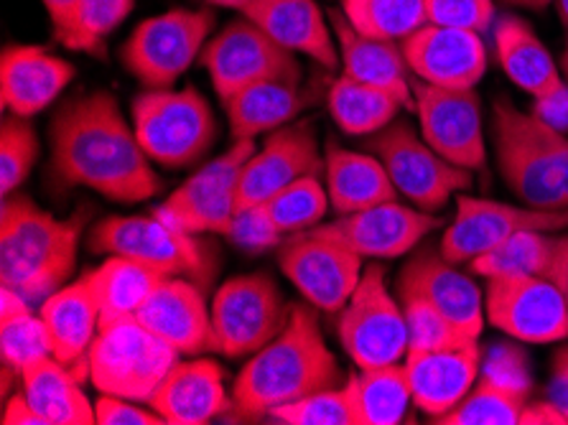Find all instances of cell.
Instances as JSON below:
<instances>
[{
  "label": "cell",
  "mask_w": 568,
  "mask_h": 425,
  "mask_svg": "<svg viewBox=\"0 0 568 425\" xmlns=\"http://www.w3.org/2000/svg\"><path fill=\"white\" fill-rule=\"evenodd\" d=\"M206 6H214V8H230V11H240L243 13L245 8H251L255 0H202Z\"/></svg>",
  "instance_id": "cell-53"
},
{
  "label": "cell",
  "mask_w": 568,
  "mask_h": 425,
  "mask_svg": "<svg viewBox=\"0 0 568 425\" xmlns=\"http://www.w3.org/2000/svg\"><path fill=\"white\" fill-rule=\"evenodd\" d=\"M291 308L294 303L283 298L268 273L230 277L212 301V324L220 354L235 360L261 352L286 328Z\"/></svg>",
  "instance_id": "cell-11"
},
{
  "label": "cell",
  "mask_w": 568,
  "mask_h": 425,
  "mask_svg": "<svg viewBox=\"0 0 568 425\" xmlns=\"http://www.w3.org/2000/svg\"><path fill=\"white\" fill-rule=\"evenodd\" d=\"M515 8H525V11H544V8L550 3V0H505Z\"/></svg>",
  "instance_id": "cell-54"
},
{
  "label": "cell",
  "mask_w": 568,
  "mask_h": 425,
  "mask_svg": "<svg viewBox=\"0 0 568 425\" xmlns=\"http://www.w3.org/2000/svg\"><path fill=\"white\" fill-rule=\"evenodd\" d=\"M495 54L503 72L528 92L544 100L566 84V77L550 57L546 43L520 16H503L495 23Z\"/></svg>",
  "instance_id": "cell-30"
},
{
  "label": "cell",
  "mask_w": 568,
  "mask_h": 425,
  "mask_svg": "<svg viewBox=\"0 0 568 425\" xmlns=\"http://www.w3.org/2000/svg\"><path fill=\"white\" fill-rule=\"evenodd\" d=\"M528 230L564 232L568 230V210H536L462 194L456 196V214L444 230L438 250L449 263L462 265Z\"/></svg>",
  "instance_id": "cell-14"
},
{
  "label": "cell",
  "mask_w": 568,
  "mask_h": 425,
  "mask_svg": "<svg viewBox=\"0 0 568 425\" xmlns=\"http://www.w3.org/2000/svg\"><path fill=\"white\" fill-rule=\"evenodd\" d=\"M357 253L322 227L288 234L278 247L283 275L314 308L339 314L355 293L365 267Z\"/></svg>",
  "instance_id": "cell-13"
},
{
  "label": "cell",
  "mask_w": 568,
  "mask_h": 425,
  "mask_svg": "<svg viewBox=\"0 0 568 425\" xmlns=\"http://www.w3.org/2000/svg\"><path fill=\"white\" fill-rule=\"evenodd\" d=\"M367 149L383 161L398 196L424 212L444 210L454 194L467 192L475 184L469 169L454 166L438 155L408 120H393L369 138Z\"/></svg>",
  "instance_id": "cell-8"
},
{
  "label": "cell",
  "mask_w": 568,
  "mask_h": 425,
  "mask_svg": "<svg viewBox=\"0 0 568 425\" xmlns=\"http://www.w3.org/2000/svg\"><path fill=\"white\" fill-rule=\"evenodd\" d=\"M131 115L138 143L159 166H194L217 141V118L194 87L135 94Z\"/></svg>",
  "instance_id": "cell-4"
},
{
  "label": "cell",
  "mask_w": 568,
  "mask_h": 425,
  "mask_svg": "<svg viewBox=\"0 0 568 425\" xmlns=\"http://www.w3.org/2000/svg\"><path fill=\"white\" fill-rule=\"evenodd\" d=\"M200 234H189L159 212L108 216L98 222L88 237L94 255L131 257L169 277L210 283L214 257L204 247Z\"/></svg>",
  "instance_id": "cell-6"
},
{
  "label": "cell",
  "mask_w": 568,
  "mask_h": 425,
  "mask_svg": "<svg viewBox=\"0 0 568 425\" xmlns=\"http://www.w3.org/2000/svg\"><path fill=\"white\" fill-rule=\"evenodd\" d=\"M51 357V340L44 318L33 314H21L13 318H0V360L3 370L23 375L29 364Z\"/></svg>",
  "instance_id": "cell-43"
},
{
  "label": "cell",
  "mask_w": 568,
  "mask_h": 425,
  "mask_svg": "<svg viewBox=\"0 0 568 425\" xmlns=\"http://www.w3.org/2000/svg\"><path fill=\"white\" fill-rule=\"evenodd\" d=\"M329 204V192L322 186L318 176H304L273 194L263 206L275 227L288 237V234L318 227Z\"/></svg>",
  "instance_id": "cell-40"
},
{
  "label": "cell",
  "mask_w": 568,
  "mask_h": 425,
  "mask_svg": "<svg viewBox=\"0 0 568 425\" xmlns=\"http://www.w3.org/2000/svg\"><path fill=\"white\" fill-rule=\"evenodd\" d=\"M322 169L324 159L312 123L301 120L273 130L245 163L237 186V212L265 204L281 189L304 176H318Z\"/></svg>",
  "instance_id": "cell-18"
},
{
  "label": "cell",
  "mask_w": 568,
  "mask_h": 425,
  "mask_svg": "<svg viewBox=\"0 0 568 425\" xmlns=\"http://www.w3.org/2000/svg\"><path fill=\"white\" fill-rule=\"evenodd\" d=\"M39 161V138L29 118L8 112L0 128V194L11 196L23 186Z\"/></svg>",
  "instance_id": "cell-41"
},
{
  "label": "cell",
  "mask_w": 568,
  "mask_h": 425,
  "mask_svg": "<svg viewBox=\"0 0 568 425\" xmlns=\"http://www.w3.org/2000/svg\"><path fill=\"white\" fill-rule=\"evenodd\" d=\"M77 364L44 357L29 364L21 375V389L49 425H94V405L80 387Z\"/></svg>",
  "instance_id": "cell-32"
},
{
  "label": "cell",
  "mask_w": 568,
  "mask_h": 425,
  "mask_svg": "<svg viewBox=\"0 0 568 425\" xmlns=\"http://www.w3.org/2000/svg\"><path fill=\"white\" fill-rule=\"evenodd\" d=\"M222 237H227L232 245L245 250V253H263V250L281 247L286 234L275 227L268 212H265V206L257 204L235 212L227 232L222 234Z\"/></svg>",
  "instance_id": "cell-45"
},
{
  "label": "cell",
  "mask_w": 568,
  "mask_h": 425,
  "mask_svg": "<svg viewBox=\"0 0 568 425\" xmlns=\"http://www.w3.org/2000/svg\"><path fill=\"white\" fill-rule=\"evenodd\" d=\"M51 176L62 186H88L118 204H138L161 192V179L105 90L64 102L51 120Z\"/></svg>",
  "instance_id": "cell-1"
},
{
  "label": "cell",
  "mask_w": 568,
  "mask_h": 425,
  "mask_svg": "<svg viewBox=\"0 0 568 425\" xmlns=\"http://www.w3.org/2000/svg\"><path fill=\"white\" fill-rule=\"evenodd\" d=\"M530 112L544 120V123H548L550 128L568 133V82L561 87V90L548 94V98L536 100V105H532Z\"/></svg>",
  "instance_id": "cell-48"
},
{
  "label": "cell",
  "mask_w": 568,
  "mask_h": 425,
  "mask_svg": "<svg viewBox=\"0 0 568 425\" xmlns=\"http://www.w3.org/2000/svg\"><path fill=\"white\" fill-rule=\"evenodd\" d=\"M39 316L47 324L51 357L64 364H88V352L100 332V306L88 275L51 293L41 303Z\"/></svg>",
  "instance_id": "cell-29"
},
{
  "label": "cell",
  "mask_w": 568,
  "mask_h": 425,
  "mask_svg": "<svg viewBox=\"0 0 568 425\" xmlns=\"http://www.w3.org/2000/svg\"><path fill=\"white\" fill-rule=\"evenodd\" d=\"M357 425H398L413 405L408 375L403 362L359 370L344 383Z\"/></svg>",
  "instance_id": "cell-33"
},
{
  "label": "cell",
  "mask_w": 568,
  "mask_h": 425,
  "mask_svg": "<svg viewBox=\"0 0 568 425\" xmlns=\"http://www.w3.org/2000/svg\"><path fill=\"white\" fill-rule=\"evenodd\" d=\"M398 301L408 324V352L444 350V346L477 342L475 336L464 334L449 316L442 314L426 298L413 296V293H398Z\"/></svg>",
  "instance_id": "cell-42"
},
{
  "label": "cell",
  "mask_w": 568,
  "mask_h": 425,
  "mask_svg": "<svg viewBox=\"0 0 568 425\" xmlns=\"http://www.w3.org/2000/svg\"><path fill=\"white\" fill-rule=\"evenodd\" d=\"M561 72H564L566 82H568V43H566V51H564V59H561Z\"/></svg>",
  "instance_id": "cell-57"
},
{
  "label": "cell",
  "mask_w": 568,
  "mask_h": 425,
  "mask_svg": "<svg viewBox=\"0 0 568 425\" xmlns=\"http://www.w3.org/2000/svg\"><path fill=\"white\" fill-rule=\"evenodd\" d=\"M3 425H49V423L44 415L29 403V397H26L21 389V393L8 397V403L3 407Z\"/></svg>",
  "instance_id": "cell-49"
},
{
  "label": "cell",
  "mask_w": 568,
  "mask_h": 425,
  "mask_svg": "<svg viewBox=\"0 0 568 425\" xmlns=\"http://www.w3.org/2000/svg\"><path fill=\"white\" fill-rule=\"evenodd\" d=\"M548 277L558 285V291L564 293L568 303V230L556 234V250H554V263H550Z\"/></svg>",
  "instance_id": "cell-51"
},
{
  "label": "cell",
  "mask_w": 568,
  "mask_h": 425,
  "mask_svg": "<svg viewBox=\"0 0 568 425\" xmlns=\"http://www.w3.org/2000/svg\"><path fill=\"white\" fill-rule=\"evenodd\" d=\"M200 62L220 100L261 82H301V64L294 51L281 47L245 16L206 41Z\"/></svg>",
  "instance_id": "cell-12"
},
{
  "label": "cell",
  "mask_w": 568,
  "mask_h": 425,
  "mask_svg": "<svg viewBox=\"0 0 568 425\" xmlns=\"http://www.w3.org/2000/svg\"><path fill=\"white\" fill-rule=\"evenodd\" d=\"M326 234L347 245L359 257L393 260L416 250L424 237L442 227V220L432 212L406 206L398 199L369 206V210L342 214L329 224H318Z\"/></svg>",
  "instance_id": "cell-19"
},
{
  "label": "cell",
  "mask_w": 568,
  "mask_h": 425,
  "mask_svg": "<svg viewBox=\"0 0 568 425\" xmlns=\"http://www.w3.org/2000/svg\"><path fill=\"white\" fill-rule=\"evenodd\" d=\"M493 141L500 176L523 204L536 210H568L566 184L540 143L532 112H523L507 98H497Z\"/></svg>",
  "instance_id": "cell-10"
},
{
  "label": "cell",
  "mask_w": 568,
  "mask_h": 425,
  "mask_svg": "<svg viewBox=\"0 0 568 425\" xmlns=\"http://www.w3.org/2000/svg\"><path fill=\"white\" fill-rule=\"evenodd\" d=\"M135 316L184 357L220 354L212 308H206L202 289L189 277H166Z\"/></svg>",
  "instance_id": "cell-22"
},
{
  "label": "cell",
  "mask_w": 568,
  "mask_h": 425,
  "mask_svg": "<svg viewBox=\"0 0 568 425\" xmlns=\"http://www.w3.org/2000/svg\"><path fill=\"white\" fill-rule=\"evenodd\" d=\"M481 350L477 342L444 346V350L408 352L406 367L413 405L432 418L452 413L479 380Z\"/></svg>",
  "instance_id": "cell-23"
},
{
  "label": "cell",
  "mask_w": 568,
  "mask_h": 425,
  "mask_svg": "<svg viewBox=\"0 0 568 425\" xmlns=\"http://www.w3.org/2000/svg\"><path fill=\"white\" fill-rule=\"evenodd\" d=\"M166 277L169 275L138 263V260L110 255L98 271L88 273L92 293L100 306V324L102 321L135 316Z\"/></svg>",
  "instance_id": "cell-34"
},
{
  "label": "cell",
  "mask_w": 568,
  "mask_h": 425,
  "mask_svg": "<svg viewBox=\"0 0 568 425\" xmlns=\"http://www.w3.org/2000/svg\"><path fill=\"white\" fill-rule=\"evenodd\" d=\"M41 3H44V8H47L51 29H54V37L59 41L64 37V31L69 29V21H72L77 0H41Z\"/></svg>",
  "instance_id": "cell-52"
},
{
  "label": "cell",
  "mask_w": 568,
  "mask_h": 425,
  "mask_svg": "<svg viewBox=\"0 0 568 425\" xmlns=\"http://www.w3.org/2000/svg\"><path fill=\"white\" fill-rule=\"evenodd\" d=\"M413 100L420 133L438 155L469 171L485 166L481 100L475 90H444L413 80Z\"/></svg>",
  "instance_id": "cell-17"
},
{
  "label": "cell",
  "mask_w": 568,
  "mask_h": 425,
  "mask_svg": "<svg viewBox=\"0 0 568 425\" xmlns=\"http://www.w3.org/2000/svg\"><path fill=\"white\" fill-rule=\"evenodd\" d=\"M255 141H232L159 206V214L189 234H225L237 212V186Z\"/></svg>",
  "instance_id": "cell-16"
},
{
  "label": "cell",
  "mask_w": 568,
  "mask_h": 425,
  "mask_svg": "<svg viewBox=\"0 0 568 425\" xmlns=\"http://www.w3.org/2000/svg\"><path fill=\"white\" fill-rule=\"evenodd\" d=\"M523 425H568V415L561 405L554 403H528L523 411Z\"/></svg>",
  "instance_id": "cell-50"
},
{
  "label": "cell",
  "mask_w": 568,
  "mask_h": 425,
  "mask_svg": "<svg viewBox=\"0 0 568 425\" xmlns=\"http://www.w3.org/2000/svg\"><path fill=\"white\" fill-rule=\"evenodd\" d=\"M135 0H77L72 21L59 39L67 49L100 57L120 23L133 13Z\"/></svg>",
  "instance_id": "cell-39"
},
{
  "label": "cell",
  "mask_w": 568,
  "mask_h": 425,
  "mask_svg": "<svg viewBox=\"0 0 568 425\" xmlns=\"http://www.w3.org/2000/svg\"><path fill=\"white\" fill-rule=\"evenodd\" d=\"M337 334L357 364V370L398 364L408 354V324L398 296L385 283L381 265L365 267L355 293L344 303L337 321Z\"/></svg>",
  "instance_id": "cell-9"
},
{
  "label": "cell",
  "mask_w": 568,
  "mask_h": 425,
  "mask_svg": "<svg viewBox=\"0 0 568 425\" xmlns=\"http://www.w3.org/2000/svg\"><path fill=\"white\" fill-rule=\"evenodd\" d=\"M564 411H566V415H568V405H564Z\"/></svg>",
  "instance_id": "cell-58"
},
{
  "label": "cell",
  "mask_w": 568,
  "mask_h": 425,
  "mask_svg": "<svg viewBox=\"0 0 568 425\" xmlns=\"http://www.w3.org/2000/svg\"><path fill=\"white\" fill-rule=\"evenodd\" d=\"M530 403L528 383H515L510 377H497L485 372L469 395L434 423L442 425H518L523 411Z\"/></svg>",
  "instance_id": "cell-36"
},
{
  "label": "cell",
  "mask_w": 568,
  "mask_h": 425,
  "mask_svg": "<svg viewBox=\"0 0 568 425\" xmlns=\"http://www.w3.org/2000/svg\"><path fill=\"white\" fill-rule=\"evenodd\" d=\"M169 425H206L232 411L225 372L214 360L176 362L149 401Z\"/></svg>",
  "instance_id": "cell-24"
},
{
  "label": "cell",
  "mask_w": 568,
  "mask_h": 425,
  "mask_svg": "<svg viewBox=\"0 0 568 425\" xmlns=\"http://www.w3.org/2000/svg\"><path fill=\"white\" fill-rule=\"evenodd\" d=\"M342 13L365 37L398 43L428 23L426 0H342Z\"/></svg>",
  "instance_id": "cell-38"
},
{
  "label": "cell",
  "mask_w": 568,
  "mask_h": 425,
  "mask_svg": "<svg viewBox=\"0 0 568 425\" xmlns=\"http://www.w3.org/2000/svg\"><path fill=\"white\" fill-rule=\"evenodd\" d=\"M326 100H329L334 123L347 135L381 133L383 128L393 123L400 110H406L390 92L352 80L349 74H342L332 82Z\"/></svg>",
  "instance_id": "cell-35"
},
{
  "label": "cell",
  "mask_w": 568,
  "mask_h": 425,
  "mask_svg": "<svg viewBox=\"0 0 568 425\" xmlns=\"http://www.w3.org/2000/svg\"><path fill=\"white\" fill-rule=\"evenodd\" d=\"M324 173L329 202L339 216L398 199L383 161L373 153H357L329 143L324 153Z\"/></svg>",
  "instance_id": "cell-31"
},
{
  "label": "cell",
  "mask_w": 568,
  "mask_h": 425,
  "mask_svg": "<svg viewBox=\"0 0 568 425\" xmlns=\"http://www.w3.org/2000/svg\"><path fill=\"white\" fill-rule=\"evenodd\" d=\"M556 377L561 380V383H568V350L558 354V360H556Z\"/></svg>",
  "instance_id": "cell-55"
},
{
  "label": "cell",
  "mask_w": 568,
  "mask_h": 425,
  "mask_svg": "<svg viewBox=\"0 0 568 425\" xmlns=\"http://www.w3.org/2000/svg\"><path fill=\"white\" fill-rule=\"evenodd\" d=\"M329 21L334 39H337L344 74H349L357 82L381 87V90L390 92L393 98H398L406 110H416L410 80L413 72L400 43L365 37V33H359L355 26L344 19L342 11H329Z\"/></svg>",
  "instance_id": "cell-26"
},
{
  "label": "cell",
  "mask_w": 568,
  "mask_h": 425,
  "mask_svg": "<svg viewBox=\"0 0 568 425\" xmlns=\"http://www.w3.org/2000/svg\"><path fill=\"white\" fill-rule=\"evenodd\" d=\"M283 425H357L347 387H326L301 397L296 403L281 405L271 413Z\"/></svg>",
  "instance_id": "cell-44"
},
{
  "label": "cell",
  "mask_w": 568,
  "mask_h": 425,
  "mask_svg": "<svg viewBox=\"0 0 568 425\" xmlns=\"http://www.w3.org/2000/svg\"><path fill=\"white\" fill-rule=\"evenodd\" d=\"M556 234L544 230H528L505 240L503 245L481 253L471 260V273L481 277H505V275H544L548 277L554 263Z\"/></svg>",
  "instance_id": "cell-37"
},
{
  "label": "cell",
  "mask_w": 568,
  "mask_h": 425,
  "mask_svg": "<svg viewBox=\"0 0 568 425\" xmlns=\"http://www.w3.org/2000/svg\"><path fill=\"white\" fill-rule=\"evenodd\" d=\"M485 316L503 334L528 344L568 340V303L544 275L487 277Z\"/></svg>",
  "instance_id": "cell-15"
},
{
  "label": "cell",
  "mask_w": 568,
  "mask_h": 425,
  "mask_svg": "<svg viewBox=\"0 0 568 425\" xmlns=\"http://www.w3.org/2000/svg\"><path fill=\"white\" fill-rule=\"evenodd\" d=\"M77 69L41 47H6L0 57V102L6 112L33 118L57 102Z\"/></svg>",
  "instance_id": "cell-25"
},
{
  "label": "cell",
  "mask_w": 568,
  "mask_h": 425,
  "mask_svg": "<svg viewBox=\"0 0 568 425\" xmlns=\"http://www.w3.org/2000/svg\"><path fill=\"white\" fill-rule=\"evenodd\" d=\"M342 385V370L318 326L312 303H294L283 332L240 370L232 411L243 421L271 418L275 407Z\"/></svg>",
  "instance_id": "cell-2"
},
{
  "label": "cell",
  "mask_w": 568,
  "mask_h": 425,
  "mask_svg": "<svg viewBox=\"0 0 568 425\" xmlns=\"http://www.w3.org/2000/svg\"><path fill=\"white\" fill-rule=\"evenodd\" d=\"M314 102L316 92L304 90L301 82L273 80L247 87L222 100V105L227 112L232 141H255L257 135L291 125Z\"/></svg>",
  "instance_id": "cell-28"
},
{
  "label": "cell",
  "mask_w": 568,
  "mask_h": 425,
  "mask_svg": "<svg viewBox=\"0 0 568 425\" xmlns=\"http://www.w3.org/2000/svg\"><path fill=\"white\" fill-rule=\"evenodd\" d=\"M416 80L444 90H475L487 74L481 33L426 23L400 41Z\"/></svg>",
  "instance_id": "cell-20"
},
{
  "label": "cell",
  "mask_w": 568,
  "mask_h": 425,
  "mask_svg": "<svg viewBox=\"0 0 568 425\" xmlns=\"http://www.w3.org/2000/svg\"><path fill=\"white\" fill-rule=\"evenodd\" d=\"M558 13H561V21L568 26V0H556Z\"/></svg>",
  "instance_id": "cell-56"
},
{
  "label": "cell",
  "mask_w": 568,
  "mask_h": 425,
  "mask_svg": "<svg viewBox=\"0 0 568 425\" xmlns=\"http://www.w3.org/2000/svg\"><path fill=\"white\" fill-rule=\"evenodd\" d=\"M179 352L143 326L138 316L102 321L88 352V377L102 395L149 403Z\"/></svg>",
  "instance_id": "cell-5"
},
{
  "label": "cell",
  "mask_w": 568,
  "mask_h": 425,
  "mask_svg": "<svg viewBox=\"0 0 568 425\" xmlns=\"http://www.w3.org/2000/svg\"><path fill=\"white\" fill-rule=\"evenodd\" d=\"M395 293H413L449 316L464 334L479 340L485 328V293L467 273L442 255V250L424 247L413 255L398 275Z\"/></svg>",
  "instance_id": "cell-21"
},
{
  "label": "cell",
  "mask_w": 568,
  "mask_h": 425,
  "mask_svg": "<svg viewBox=\"0 0 568 425\" xmlns=\"http://www.w3.org/2000/svg\"><path fill=\"white\" fill-rule=\"evenodd\" d=\"M94 418L98 425H163L166 421L153 411H145L141 403L125 401L118 395H102L94 403Z\"/></svg>",
  "instance_id": "cell-47"
},
{
  "label": "cell",
  "mask_w": 568,
  "mask_h": 425,
  "mask_svg": "<svg viewBox=\"0 0 568 425\" xmlns=\"http://www.w3.org/2000/svg\"><path fill=\"white\" fill-rule=\"evenodd\" d=\"M495 0H426L428 23L487 33L495 26Z\"/></svg>",
  "instance_id": "cell-46"
},
{
  "label": "cell",
  "mask_w": 568,
  "mask_h": 425,
  "mask_svg": "<svg viewBox=\"0 0 568 425\" xmlns=\"http://www.w3.org/2000/svg\"><path fill=\"white\" fill-rule=\"evenodd\" d=\"M214 31V13L200 8L171 11L141 21L120 49L123 67L149 90H171L202 57Z\"/></svg>",
  "instance_id": "cell-7"
},
{
  "label": "cell",
  "mask_w": 568,
  "mask_h": 425,
  "mask_svg": "<svg viewBox=\"0 0 568 425\" xmlns=\"http://www.w3.org/2000/svg\"><path fill=\"white\" fill-rule=\"evenodd\" d=\"M84 214L57 220L23 194L3 199L0 210V283L29 303H44L72 277Z\"/></svg>",
  "instance_id": "cell-3"
},
{
  "label": "cell",
  "mask_w": 568,
  "mask_h": 425,
  "mask_svg": "<svg viewBox=\"0 0 568 425\" xmlns=\"http://www.w3.org/2000/svg\"><path fill=\"white\" fill-rule=\"evenodd\" d=\"M243 16L294 54L312 57L326 69L339 64L332 21L316 6V0H255Z\"/></svg>",
  "instance_id": "cell-27"
}]
</instances>
